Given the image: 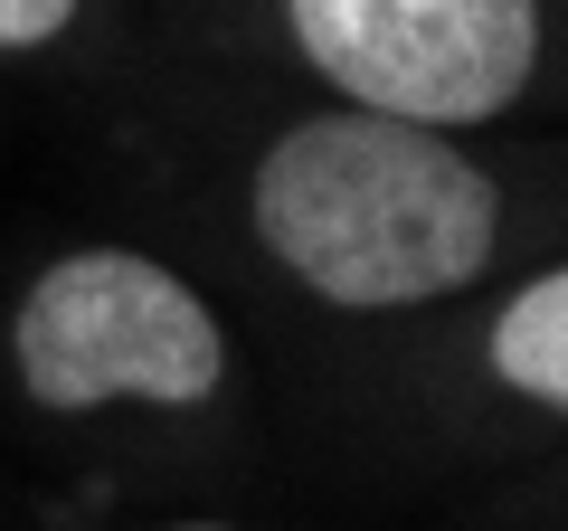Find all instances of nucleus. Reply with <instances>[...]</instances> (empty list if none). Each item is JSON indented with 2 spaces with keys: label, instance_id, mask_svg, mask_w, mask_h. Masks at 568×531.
Instances as JSON below:
<instances>
[{
  "label": "nucleus",
  "instance_id": "nucleus-1",
  "mask_svg": "<svg viewBox=\"0 0 568 531\" xmlns=\"http://www.w3.org/2000/svg\"><path fill=\"white\" fill-rule=\"evenodd\" d=\"M246 238L332 313H426L493 275L503 181L436 123L313 104L246 162Z\"/></svg>",
  "mask_w": 568,
  "mask_h": 531
},
{
  "label": "nucleus",
  "instance_id": "nucleus-2",
  "mask_svg": "<svg viewBox=\"0 0 568 531\" xmlns=\"http://www.w3.org/2000/svg\"><path fill=\"white\" fill-rule=\"evenodd\" d=\"M10 380L48 418H104V409H162L200 418L237 380L227 313L152 247H67L10 304Z\"/></svg>",
  "mask_w": 568,
  "mask_h": 531
},
{
  "label": "nucleus",
  "instance_id": "nucleus-3",
  "mask_svg": "<svg viewBox=\"0 0 568 531\" xmlns=\"http://www.w3.org/2000/svg\"><path fill=\"white\" fill-rule=\"evenodd\" d=\"M332 104L398 123H503L549 67V0H275Z\"/></svg>",
  "mask_w": 568,
  "mask_h": 531
},
{
  "label": "nucleus",
  "instance_id": "nucleus-4",
  "mask_svg": "<svg viewBox=\"0 0 568 531\" xmlns=\"http://www.w3.org/2000/svg\"><path fill=\"white\" fill-rule=\"evenodd\" d=\"M474 351H484V380L503 399H521L540 418H568V257L540 266V275H521L493 304V323H484Z\"/></svg>",
  "mask_w": 568,
  "mask_h": 531
},
{
  "label": "nucleus",
  "instance_id": "nucleus-5",
  "mask_svg": "<svg viewBox=\"0 0 568 531\" xmlns=\"http://www.w3.org/2000/svg\"><path fill=\"white\" fill-rule=\"evenodd\" d=\"M95 0H0V58H48L85 29Z\"/></svg>",
  "mask_w": 568,
  "mask_h": 531
},
{
  "label": "nucleus",
  "instance_id": "nucleus-6",
  "mask_svg": "<svg viewBox=\"0 0 568 531\" xmlns=\"http://www.w3.org/2000/svg\"><path fill=\"white\" fill-rule=\"evenodd\" d=\"M162 531H246V522H162Z\"/></svg>",
  "mask_w": 568,
  "mask_h": 531
}]
</instances>
